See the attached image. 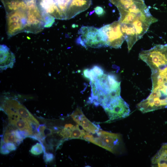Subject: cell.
Masks as SVG:
<instances>
[{"label": "cell", "mask_w": 167, "mask_h": 167, "mask_svg": "<svg viewBox=\"0 0 167 167\" xmlns=\"http://www.w3.org/2000/svg\"><path fill=\"white\" fill-rule=\"evenodd\" d=\"M138 109L144 113L167 108V99L150 93L149 96L139 103Z\"/></svg>", "instance_id": "cell-9"}, {"label": "cell", "mask_w": 167, "mask_h": 167, "mask_svg": "<svg viewBox=\"0 0 167 167\" xmlns=\"http://www.w3.org/2000/svg\"><path fill=\"white\" fill-rule=\"evenodd\" d=\"M139 58L149 66L151 71L163 70L167 67V44L158 45L141 51Z\"/></svg>", "instance_id": "cell-3"}, {"label": "cell", "mask_w": 167, "mask_h": 167, "mask_svg": "<svg viewBox=\"0 0 167 167\" xmlns=\"http://www.w3.org/2000/svg\"><path fill=\"white\" fill-rule=\"evenodd\" d=\"M111 122L128 116L130 110L128 105L120 96L112 99L103 107Z\"/></svg>", "instance_id": "cell-8"}, {"label": "cell", "mask_w": 167, "mask_h": 167, "mask_svg": "<svg viewBox=\"0 0 167 167\" xmlns=\"http://www.w3.org/2000/svg\"><path fill=\"white\" fill-rule=\"evenodd\" d=\"M100 30L101 32L106 47L116 49L121 47L125 38L118 21L105 25Z\"/></svg>", "instance_id": "cell-6"}, {"label": "cell", "mask_w": 167, "mask_h": 167, "mask_svg": "<svg viewBox=\"0 0 167 167\" xmlns=\"http://www.w3.org/2000/svg\"><path fill=\"white\" fill-rule=\"evenodd\" d=\"M1 1L6 12V31L9 37L22 32L37 33L51 23V17L40 10L36 0Z\"/></svg>", "instance_id": "cell-1"}, {"label": "cell", "mask_w": 167, "mask_h": 167, "mask_svg": "<svg viewBox=\"0 0 167 167\" xmlns=\"http://www.w3.org/2000/svg\"><path fill=\"white\" fill-rule=\"evenodd\" d=\"M11 125L16 127L18 129L22 131H32V128L28 122L22 117Z\"/></svg>", "instance_id": "cell-16"}, {"label": "cell", "mask_w": 167, "mask_h": 167, "mask_svg": "<svg viewBox=\"0 0 167 167\" xmlns=\"http://www.w3.org/2000/svg\"><path fill=\"white\" fill-rule=\"evenodd\" d=\"M71 116L74 121L86 132L95 134L99 131V128L85 117L80 108L77 107Z\"/></svg>", "instance_id": "cell-10"}, {"label": "cell", "mask_w": 167, "mask_h": 167, "mask_svg": "<svg viewBox=\"0 0 167 167\" xmlns=\"http://www.w3.org/2000/svg\"><path fill=\"white\" fill-rule=\"evenodd\" d=\"M10 126L6 129L4 133L3 140L5 142L8 143H14L15 144L19 145L21 142L17 139L15 135V130Z\"/></svg>", "instance_id": "cell-14"}, {"label": "cell", "mask_w": 167, "mask_h": 167, "mask_svg": "<svg viewBox=\"0 0 167 167\" xmlns=\"http://www.w3.org/2000/svg\"><path fill=\"white\" fill-rule=\"evenodd\" d=\"M3 103L15 109L21 117L28 122L35 123L39 125L38 121L26 108L16 100L6 98Z\"/></svg>", "instance_id": "cell-11"}, {"label": "cell", "mask_w": 167, "mask_h": 167, "mask_svg": "<svg viewBox=\"0 0 167 167\" xmlns=\"http://www.w3.org/2000/svg\"><path fill=\"white\" fill-rule=\"evenodd\" d=\"M30 151L32 154L38 155L42 153L43 152H45V148L42 143H37L32 147Z\"/></svg>", "instance_id": "cell-19"}, {"label": "cell", "mask_w": 167, "mask_h": 167, "mask_svg": "<svg viewBox=\"0 0 167 167\" xmlns=\"http://www.w3.org/2000/svg\"><path fill=\"white\" fill-rule=\"evenodd\" d=\"M76 42L85 48L106 47L100 29L91 26H82L78 31Z\"/></svg>", "instance_id": "cell-5"}, {"label": "cell", "mask_w": 167, "mask_h": 167, "mask_svg": "<svg viewBox=\"0 0 167 167\" xmlns=\"http://www.w3.org/2000/svg\"><path fill=\"white\" fill-rule=\"evenodd\" d=\"M86 132L79 128L78 125H73L71 128V139H82Z\"/></svg>", "instance_id": "cell-17"}, {"label": "cell", "mask_w": 167, "mask_h": 167, "mask_svg": "<svg viewBox=\"0 0 167 167\" xmlns=\"http://www.w3.org/2000/svg\"><path fill=\"white\" fill-rule=\"evenodd\" d=\"M8 149L10 151L15 150L16 149L15 144L12 143H8L6 144Z\"/></svg>", "instance_id": "cell-23"}, {"label": "cell", "mask_w": 167, "mask_h": 167, "mask_svg": "<svg viewBox=\"0 0 167 167\" xmlns=\"http://www.w3.org/2000/svg\"><path fill=\"white\" fill-rule=\"evenodd\" d=\"M152 165L167 167V144H163L152 160Z\"/></svg>", "instance_id": "cell-13"}, {"label": "cell", "mask_w": 167, "mask_h": 167, "mask_svg": "<svg viewBox=\"0 0 167 167\" xmlns=\"http://www.w3.org/2000/svg\"><path fill=\"white\" fill-rule=\"evenodd\" d=\"M73 125L71 124H66L64 128L58 132V134L64 139H71V128Z\"/></svg>", "instance_id": "cell-18"}, {"label": "cell", "mask_w": 167, "mask_h": 167, "mask_svg": "<svg viewBox=\"0 0 167 167\" xmlns=\"http://www.w3.org/2000/svg\"><path fill=\"white\" fill-rule=\"evenodd\" d=\"M0 70L2 71L9 68H12L15 60L14 53L5 45H0Z\"/></svg>", "instance_id": "cell-12"}, {"label": "cell", "mask_w": 167, "mask_h": 167, "mask_svg": "<svg viewBox=\"0 0 167 167\" xmlns=\"http://www.w3.org/2000/svg\"><path fill=\"white\" fill-rule=\"evenodd\" d=\"M54 156L52 153L44 152V159L46 163L50 162L53 161Z\"/></svg>", "instance_id": "cell-21"}, {"label": "cell", "mask_w": 167, "mask_h": 167, "mask_svg": "<svg viewBox=\"0 0 167 167\" xmlns=\"http://www.w3.org/2000/svg\"><path fill=\"white\" fill-rule=\"evenodd\" d=\"M95 11L97 15H102L104 14V11L103 8L100 6H97L95 8Z\"/></svg>", "instance_id": "cell-24"}, {"label": "cell", "mask_w": 167, "mask_h": 167, "mask_svg": "<svg viewBox=\"0 0 167 167\" xmlns=\"http://www.w3.org/2000/svg\"><path fill=\"white\" fill-rule=\"evenodd\" d=\"M73 0H39V3L44 12L54 19L67 20L72 18L71 7Z\"/></svg>", "instance_id": "cell-4"}, {"label": "cell", "mask_w": 167, "mask_h": 167, "mask_svg": "<svg viewBox=\"0 0 167 167\" xmlns=\"http://www.w3.org/2000/svg\"><path fill=\"white\" fill-rule=\"evenodd\" d=\"M121 82L111 74L103 73L91 81L90 101L103 107L112 99L120 96Z\"/></svg>", "instance_id": "cell-2"}, {"label": "cell", "mask_w": 167, "mask_h": 167, "mask_svg": "<svg viewBox=\"0 0 167 167\" xmlns=\"http://www.w3.org/2000/svg\"><path fill=\"white\" fill-rule=\"evenodd\" d=\"M15 135L16 138L21 142L26 137L23 131L19 129H16L15 130Z\"/></svg>", "instance_id": "cell-22"}, {"label": "cell", "mask_w": 167, "mask_h": 167, "mask_svg": "<svg viewBox=\"0 0 167 167\" xmlns=\"http://www.w3.org/2000/svg\"><path fill=\"white\" fill-rule=\"evenodd\" d=\"M97 136H92L90 142L113 153L118 150L122 143L121 135L106 131H99Z\"/></svg>", "instance_id": "cell-7"}, {"label": "cell", "mask_w": 167, "mask_h": 167, "mask_svg": "<svg viewBox=\"0 0 167 167\" xmlns=\"http://www.w3.org/2000/svg\"><path fill=\"white\" fill-rule=\"evenodd\" d=\"M104 73L102 69L97 66H95L90 69H85L84 71V75L90 81L95 79L98 76Z\"/></svg>", "instance_id": "cell-15"}, {"label": "cell", "mask_w": 167, "mask_h": 167, "mask_svg": "<svg viewBox=\"0 0 167 167\" xmlns=\"http://www.w3.org/2000/svg\"><path fill=\"white\" fill-rule=\"evenodd\" d=\"M5 143L3 139H1L0 152L3 154H8L10 152V151L7 148L6 144Z\"/></svg>", "instance_id": "cell-20"}]
</instances>
